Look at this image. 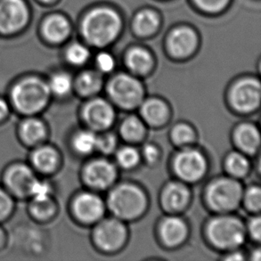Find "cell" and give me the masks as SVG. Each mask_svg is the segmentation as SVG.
Segmentation results:
<instances>
[{"instance_id": "obj_37", "label": "cell", "mask_w": 261, "mask_h": 261, "mask_svg": "<svg viewBox=\"0 0 261 261\" xmlns=\"http://www.w3.org/2000/svg\"><path fill=\"white\" fill-rule=\"evenodd\" d=\"M116 145V139L114 136L111 134L105 135L100 138H97L96 148L99 149L101 152L109 153L113 152Z\"/></svg>"}, {"instance_id": "obj_24", "label": "cell", "mask_w": 261, "mask_h": 261, "mask_svg": "<svg viewBox=\"0 0 261 261\" xmlns=\"http://www.w3.org/2000/svg\"><path fill=\"white\" fill-rule=\"evenodd\" d=\"M102 86V77L95 71L83 72L78 79L77 87L82 95H89L98 91Z\"/></svg>"}, {"instance_id": "obj_12", "label": "cell", "mask_w": 261, "mask_h": 261, "mask_svg": "<svg viewBox=\"0 0 261 261\" xmlns=\"http://www.w3.org/2000/svg\"><path fill=\"white\" fill-rule=\"evenodd\" d=\"M116 176V170L112 163L105 160L94 161L86 167L85 179L89 186L95 188L109 187Z\"/></svg>"}, {"instance_id": "obj_20", "label": "cell", "mask_w": 261, "mask_h": 261, "mask_svg": "<svg viewBox=\"0 0 261 261\" xmlns=\"http://www.w3.org/2000/svg\"><path fill=\"white\" fill-rule=\"evenodd\" d=\"M141 113L145 121L152 126H159L165 122L169 112L166 105L159 99H149L143 103Z\"/></svg>"}, {"instance_id": "obj_21", "label": "cell", "mask_w": 261, "mask_h": 261, "mask_svg": "<svg viewBox=\"0 0 261 261\" xmlns=\"http://www.w3.org/2000/svg\"><path fill=\"white\" fill-rule=\"evenodd\" d=\"M126 63L131 71L142 74L149 71L152 66V59L150 54L145 49L134 48L127 54Z\"/></svg>"}, {"instance_id": "obj_41", "label": "cell", "mask_w": 261, "mask_h": 261, "mask_svg": "<svg viewBox=\"0 0 261 261\" xmlns=\"http://www.w3.org/2000/svg\"><path fill=\"white\" fill-rule=\"evenodd\" d=\"M144 155L148 162L152 163L156 161L158 157V150L153 145H146L144 149Z\"/></svg>"}, {"instance_id": "obj_6", "label": "cell", "mask_w": 261, "mask_h": 261, "mask_svg": "<svg viewBox=\"0 0 261 261\" xmlns=\"http://www.w3.org/2000/svg\"><path fill=\"white\" fill-rule=\"evenodd\" d=\"M113 101L124 108H133L141 102L143 88L137 79L128 75H118L108 86Z\"/></svg>"}, {"instance_id": "obj_42", "label": "cell", "mask_w": 261, "mask_h": 261, "mask_svg": "<svg viewBox=\"0 0 261 261\" xmlns=\"http://www.w3.org/2000/svg\"><path fill=\"white\" fill-rule=\"evenodd\" d=\"M7 113H8V106L4 100L0 99V120L7 116Z\"/></svg>"}, {"instance_id": "obj_19", "label": "cell", "mask_w": 261, "mask_h": 261, "mask_svg": "<svg viewBox=\"0 0 261 261\" xmlns=\"http://www.w3.org/2000/svg\"><path fill=\"white\" fill-rule=\"evenodd\" d=\"M43 32L46 39L52 42H61L70 33V24L67 20L60 15L48 18L43 26Z\"/></svg>"}, {"instance_id": "obj_16", "label": "cell", "mask_w": 261, "mask_h": 261, "mask_svg": "<svg viewBox=\"0 0 261 261\" xmlns=\"http://www.w3.org/2000/svg\"><path fill=\"white\" fill-rule=\"evenodd\" d=\"M188 200L189 191L182 184H170L163 192V205L170 212H176L183 208Z\"/></svg>"}, {"instance_id": "obj_7", "label": "cell", "mask_w": 261, "mask_h": 261, "mask_svg": "<svg viewBox=\"0 0 261 261\" xmlns=\"http://www.w3.org/2000/svg\"><path fill=\"white\" fill-rule=\"evenodd\" d=\"M29 19L23 0H0V32L10 34L21 31Z\"/></svg>"}, {"instance_id": "obj_30", "label": "cell", "mask_w": 261, "mask_h": 261, "mask_svg": "<svg viewBox=\"0 0 261 261\" xmlns=\"http://www.w3.org/2000/svg\"><path fill=\"white\" fill-rule=\"evenodd\" d=\"M32 212L38 219H48L55 212V204L50 197L45 200H34L32 204Z\"/></svg>"}, {"instance_id": "obj_29", "label": "cell", "mask_w": 261, "mask_h": 261, "mask_svg": "<svg viewBox=\"0 0 261 261\" xmlns=\"http://www.w3.org/2000/svg\"><path fill=\"white\" fill-rule=\"evenodd\" d=\"M72 85L71 79L70 76L65 73H58L54 75L51 81H50L49 87L50 91L53 92L57 95H67L70 92Z\"/></svg>"}, {"instance_id": "obj_34", "label": "cell", "mask_w": 261, "mask_h": 261, "mask_svg": "<svg viewBox=\"0 0 261 261\" xmlns=\"http://www.w3.org/2000/svg\"><path fill=\"white\" fill-rule=\"evenodd\" d=\"M245 202L248 208L253 212H259L261 207V191L258 187L250 188L246 193Z\"/></svg>"}, {"instance_id": "obj_44", "label": "cell", "mask_w": 261, "mask_h": 261, "mask_svg": "<svg viewBox=\"0 0 261 261\" xmlns=\"http://www.w3.org/2000/svg\"><path fill=\"white\" fill-rule=\"evenodd\" d=\"M4 243V233L2 230L0 229V245Z\"/></svg>"}, {"instance_id": "obj_2", "label": "cell", "mask_w": 261, "mask_h": 261, "mask_svg": "<svg viewBox=\"0 0 261 261\" xmlns=\"http://www.w3.org/2000/svg\"><path fill=\"white\" fill-rule=\"evenodd\" d=\"M50 89L40 79L30 77L14 86L12 100L21 113H38L46 106L49 99Z\"/></svg>"}, {"instance_id": "obj_31", "label": "cell", "mask_w": 261, "mask_h": 261, "mask_svg": "<svg viewBox=\"0 0 261 261\" xmlns=\"http://www.w3.org/2000/svg\"><path fill=\"white\" fill-rule=\"evenodd\" d=\"M66 57H67V60L71 64L81 65L88 60V57H89V52L85 46L80 45V44H74L68 48Z\"/></svg>"}, {"instance_id": "obj_35", "label": "cell", "mask_w": 261, "mask_h": 261, "mask_svg": "<svg viewBox=\"0 0 261 261\" xmlns=\"http://www.w3.org/2000/svg\"><path fill=\"white\" fill-rule=\"evenodd\" d=\"M50 193L51 189L48 184L36 179L32 185L30 195H32L34 200H45L50 197Z\"/></svg>"}, {"instance_id": "obj_14", "label": "cell", "mask_w": 261, "mask_h": 261, "mask_svg": "<svg viewBox=\"0 0 261 261\" xmlns=\"http://www.w3.org/2000/svg\"><path fill=\"white\" fill-rule=\"evenodd\" d=\"M74 211L79 219L85 222H93L103 214V203L97 195L85 193L75 200Z\"/></svg>"}, {"instance_id": "obj_3", "label": "cell", "mask_w": 261, "mask_h": 261, "mask_svg": "<svg viewBox=\"0 0 261 261\" xmlns=\"http://www.w3.org/2000/svg\"><path fill=\"white\" fill-rule=\"evenodd\" d=\"M108 204L113 214L124 219L137 218L146 206L145 194L130 184L121 185L110 194Z\"/></svg>"}, {"instance_id": "obj_8", "label": "cell", "mask_w": 261, "mask_h": 261, "mask_svg": "<svg viewBox=\"0 0 261 261\" xmlns=\"http://www.w3.org/2000/svg\"><path fill=\"white\" fill-rule=\"evenodd\" d=\"M231 101L236 109L249 113L256 109L260 102V84L254 79H244L233 86Z\"/></svg>"}, {"instance_id": "obj_45", "label": "cell", "mask_w": 261, "mask_h": 261, "mask_svg": "<svg viewBox=\"0 0 261 261\" xmlns=\"http://www.w3.org/2000/svg\"><path fill=\"white\" fill-rule=\"evenodd\" d=\"M42 2H46V3H50V2H52L54 0H41Z\"/></svg>"}, {"instance_id": "obj_43", "label": "cell", "mask_w": 261, "mask_h": 261, "mask_svg": "<svg viewBox=\"0 0 261 261\" xmlns=\"http://www.w3.org/2000/svg\"><path fill=\"white\" fill-rule=\"evenodd\" d=\"M227 259H229V260H243L244 257L239 253H236V254L231 255L229 258H227Z\"/></svg>"}, {"instance_id": "obj_22", "label": "cell", "mask_w": 261, "mask_h": 261, "mask_svg": "<svg viewBox=\"0 0 261 261\" xmlns=\"http://www.w3.org/2000/svg\"><path fill=\"white\" fill-rule=\"evenodd\" d=\"M32 161L39 170L48 172L57 167L58 155L53 148L49 146H44L36 150L32 155Z\"/></svg>"}, {"instance_id": "obj_4", "label": "cell", "mask_w": 261, "mask_h": 261, "mask_svg": "<svg viewBox=\"0 0 261 261\" xmlns=\"http://www.w3.org/2000/svg\"><path fill=\"white\" fill-rule=\"evenodd\" d=\"M208 238L212 244L223 249L240 246L245 239V229L240 220L233 217H219L208 226Z\"/></svg>"}, {"instance_id": "obj_13", "label": "cell", "mask_w": 261, "mask_h": 261, "mask_svg": "<svg viewBox=\"0 0 261 261\" xmlns=\"http://www.w3.org/2000/svg\"><path fill=\"white\" fill-rule=\"evenodd\" d=\"M36 177L31 169L21 164L12 167L6 174L7 187L19 196L30 195Z\"/></svg>"}, {"instance_id": "obj_28", "label": "cell", "mask_w": 261, "mask_h": 261, "mask_svg": "<svg viewBox=\"0 0 261 261\" xmlns=\"http://www.w3.org/2000/svg\"><path fill=\"white\" fill-rule=\"evenodd\" d=\"M226 166L230 174L236 176H244L249 170V162L245 156L233 152L226 159Z\"/></svg>"}, {"instance_id": "obj_36", "label": "cell", "mask_w": 261, "mask_h": 261, "mask_svg": "<svg viewBox=\"0 0 261 261\" xmlns=\"http://www.w3.org/2000/svg\"><path fill=\"white\" fill-rule=\"evenodd\" d=\"M201 9L208 12H218L226 7L229 0H194Z\"/></svg>"}, {"instance_id": "obj_26", "label": "cell", "mask_w": 261, "mask_h": 261, "mask_svg": "<svg viewBox=\"0 0 261 261\" xmlns=\"http://www.w3.org/2000/svg\"><path fill=\"white\" fill-rule=\"evenodd\" d=\"M120 132L122 137L128 141H138L144 136L145 127L137 117L132 116L124 120Z\"/></svg>"}, {"instance_id": "obj_10", "label": "cell", "mask_w": 261, "mask_h": 261, "mask_svg": "<svg viewBox=\"0 0 261 261\" xmlns=\"http://www.w3.org/2000/svg\"><path fill=\"white\" fill-rule=\"evenodd\" d=\"M126 229L117 219H106L99 224L95 231V243L105 251H114L124 244Z\"/></svg>"}, {"instance_id": "obj_40", "label": "cell", "mask_w": 261, "mask_h": 261, "mask_svg": "<svg viewBox=\"0 0 261 261\" xmlns=\"http://www.w3.org/2000/svg\"><path fill=\"white\" fill-rule=\"evenodd\" d=\"M249 231L251 233V237L254 238L255 240H260L261 223L259 218H255L251 220L249 225Z\"/></svg>"}, {"instance_id": "obj_23", "label": "cell", "mask_w": 261, "mask_h": 261, "mask_svg": "<svg viewBox=\"0 0 261 261\" xmlns=\"http://www.w3.org/2000/svg\"><path fill=\"white\" fill-rule=\"evenodd\" d=\"M21 132L25 141L30 144H36L45 138L46 127L41 121L35 119H30L21 125Z\"/></svg>"}, {"instance_id": "obj_18", "label": "cell", "mask_w": 261, "mask_h": 261, "mask_svg": "<svg viewBox=\"0 0 261 261\" xmlns=\"http://www.w3.org/2000/svg\"><path fill=\"white\" fill-rule=\"evenodd\" d=\"M236 140L242 150L252 154L257 152L259 147L260 136L254 125L244 124L237 128Z\"/></svg>"}, {"instance_id": "obj_15", "label": "cell", "mask_w": 261, "mask_h": 261, "mask_svg": "<svg viewBox=\"0 0 261 261\" xmlns=\"http://www.w3.org/2000/svg\"><path fill=\"white\" fill-rule=\"evenodd\" d=\"M169 48L176 57H187L196 47L197 38L192 30L178 28L170 34L169 38Z\"/></svg>"}, {"instance_id": "obj_39", "label": "cell", "mask_w": 261, "mask_h": 261, "mask_svg": "<svg viewBox=\"0 0 261 261\" xmlns=\"http://www.w3.org/2000/svg\"><path fill=\"white\" fill-rule=\"evenodd\" d=\"M97 65L100 70L105 72H109L114 67V60L113 57L108 53H101L97 57Z\"/></svg>"}, {"instance_id": "obj_25", "label": "cell", "mask_w": 261, "mask_h": 261, "mask_svg": "<svg viewBox=\"0 0 261 261\" xmlns=\"http://www.w3.org/2000/svg\"><path fill=\"white\" fill-rule=\"evenodd\" d=\"M134 25L138 33L146 35L154 32L157 29L159 25V18L152 11H142L135 19Z\"/></svg>"}, {"instance_id": "obj_33", "label": "cell", "mask_w": 261, "mask_h": 261, "mask_svg": "<svg viewBox=\"0 0 261 261\" xmlns=\"http://www.w3.org/2000/svg\"><path fill=\"white\" fill-rule=\"evenodd\" d=\"M194 132L187 125L181 124L174 127L172 131V138L177 145H185L190 143L194 139Z\"/></svg>"}, {"instance_id": "obj_32", "label": "cell", "mask_w": 261, "mask_h": 261, "mask_svg": "<svg viewBox=\"0 0 261 261\" xmlns=\"http://www.w3.org/2000/svg\"><path fill=\"white\" fill-rule=\"evenodd\" d=\"M117 160L123 168L130 169L138 164L139 154L136 149L132 147H124L120 149L118 152Z\"/></svg>"}, {"instance_id": "obj_9", "label": "cell", "mask_w": 261, "mask_h": 261, "mask_svg": "<svg viewBox=\"0 0 261 261\" xmlns=\"http://www.w3.org/2000/svg\"><path fill=\"white\" fill-rule=\"evenodd\" d=\"M175 171L186 181L194 182L204 174L206 162L201 152L194 149H187L176 156L174 163Z\"/></svg>"}, {"instance_id": "obj_5", "label": "cell", "mask_w": 261, "mask_h": 261, "mask_svg": "<svg viewBox=\"0 0 261 261\" xmlns=\"http://www.w3.org/2000/svg\"><path fill=\"white\" fill-rule=\"evenodd\" d=\"M242 194V187L237 181L231 178H220L208 187L207 199L216 211L228 212L237 208Z\"/></svg>"}, {"instance_id": "obj_38", "label": "cell", "mask_w": 261, "mask_h": 261, "mask_svg": "<svg viewBox=\"0 0 261 261\" xmlns=\"http://www.w3.org/2000/svg\"><path fill=\"white\" fill-rule=\"evenodd\" d=\"M12 207L13 201L10 196L4 191L0 190V220L7 218L10 214Z\"/></svg>"}, {"instance_id": "obj_27", "label": "cell", "mask_w": 261, "mask_h": 261, "mask_svg": "<svg viewBox=\"0 0 261 261\" xmlns=\"http://www.w3.org/2000/svg\"><path fill=\"white\" fill-rule=\"evenodd\" d=\"M97 137L90 131H82L75 136L73 146L80 153H88L96 148Z\"/></svg>"}, {"instance_id": "obj_17", "label": "cell", "mask_w": 261, "mask_h": 261, "mask_svg": "<svg viewBox=\"0 0 261 261\" xmlns=\"http://www.w3.org/2000/svg\"><path fill=\"white\" fill-rule=\"evenodd\" d=\"M187 226L178 218L164 219L161 226V236L169 246H176L183 242L187 236Z\"/></svg>"}, {"instance_id": "obj_11", "label": "cell", "mask_w": 261, "mask_h": 261, "mask_svg": "<svg viewBox=\"0 0 261 261\" xmlns=\"http://www.w3.org/2000/svg\"><path fill=\"white\" fill-rule=\"evenodd\" d=\"M84 119L95 129H105L113 123L114 112L110 103L102 99H94L88 102L83 112Z\"/></svg>"}, {"instance_id": "obj_1", "label": "cell", "mask_w": 261, "mask_h": 261, "mask_svg": "<svg viewBox=\"0 0 261 261\" xmlns=\"http://www.w3.org/2000/svg\"><path fill=\"white\" fill-rule=\"evenodd\" d=\"M120 19L116 12L109 8H98L86 16L82 32L88 42L97 46H106L119 34Z\"/></svg>"}]
</instances>
